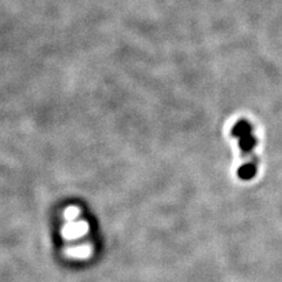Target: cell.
<instances>
[{
    "label": "cell",
    "instance_id": "6da1fadb",
    "mask_svg": "<svg viewBox=\"0 0 282 282\" xmlns=\"http://www.w3.org/2000/svg\"><path fill=\"white\" fill-rule=\"evenodd\" d=\"M231 134L240 140L239 145L245 158L243 165L239 169V177L243 180H251L256 173V158L254 155L256 140L252 130V126L246 120L237 121L231 129Z\"/></svg>",
    "mask_w": 282,
    "mask_h": 282
}]
</instances>
